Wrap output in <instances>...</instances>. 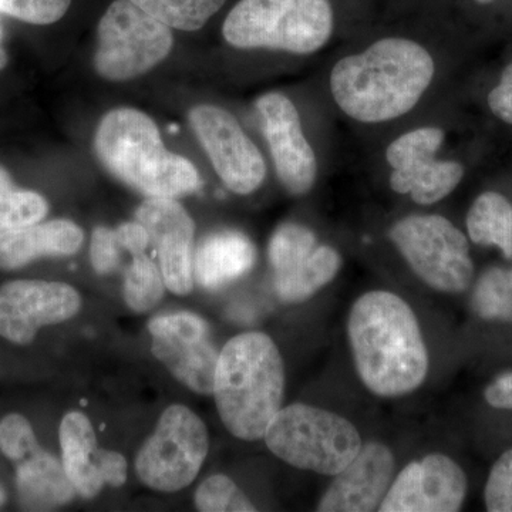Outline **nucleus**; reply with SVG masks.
<instances>
[{
  "label": "nucleus",
  "mask_w": 512,
  "mask_h": 512,
  "mask_svg": "<svg viewBox=\"0 0 512 512\" xmlns=\"http://www.w3.org/2000/svg\"><path fill=\"white\" fill-rule=\"evenodd\" d=\"M434 74L436 63L426 47L404 37H384L333 66L330 92L350 119L386 123L417 106Z\"/></svg>",
  "instance_id": "1"
},
{
  "label": "nucleus",
  "mask_w": 512,
  "mask_h": 512,
  "mask_svg": "<svg viewBox=\"0 0 512 512\" xmlns=\"http://www.w3.org/2000/svg\"><path fill=\"white\" fill-rule=\"evenodd\" d=\"M348 338L357 375L376 396H406L426 380L429 350L419 320L396 293L360 296L350 309Z\"/></svg>",
  "instance_id": "2"
},
{
  "label": "nucleus",
  "mask_w": 512,
  "mask_h": 512,
  "mask_svg": "<svg viewBox=\"0 0 512 512\" xmlns=\"http://www.w3.org/2000/svg\"><path fill=\"white\" fill-rule=\"evenodd\" d=\"M212 394L229 433L237 439H264L282 409L285 366L274 340L261 332L229 340L218 357Z\"/></svg>",
  "instance_id": "3"
},
{
  "label": "nucleus",
  "mask_w": 512,
  "mask_h": 512,
  "mask_svg": "<svg viewBox=\"0 0 512 512\" xmlns=\"http://www.w3.org/2000/svg\"><path fill=\"white\" fill-rule=\"evenodd\" d=\"M94 151L113 177L147 197H181L200 187L197 168L165 148L157 124L143 111L120 107L104 114Z\"/></svg>",
  "instance_id": "4"
},
{
  "label": "nucleus",
  "mask_w": 512,
  "mask_h": 512,
  "mask_svg": "<svg viewBox=\"0 0 512 512\" xmlns=\"http://www.w3.org/2000/svg\"><path fill=\"white\" fill-rule=\"evenodd\" d=\"M335 28L329 0H239L222 26L225 42L308 56L326 46Z\"/></svg>",
  "instance_id": "5"
},
{
  "label": "nucleus",
  "mask_w": 512,
  "mask_h": 512,
  "mask_svg": "<svg viewBox=\"0 0 512 512\" xmlns=\"http://www.w3.org/2000/svg\"><path fill=\"white\" fill-rule=\"evenodd\" d=\"M276 457L299 470L335 477L362 448V437L339 414L295 403L282 407L264 436Z\"/></svg>",
  "instance_id": "6"
},
{
  "label": "nucleus",
  "mask_w": 512,
  "mask_h": 512,
  "mask_svg": "<svg viewBox=\"0 0 512 512\" xmlns=\"http://www.w3.org/2000/svg\"><path fill=\"white\" fill-rule=\"evenodd\" d=\"M173 45L171 28L131 0H114L97 28L94 69L109 82H127L163 62Z\"/></svg>",
  "instance_id": "7"
},
{
  "label": "nucleus",
  "mask_w": 512,
  "mask_h": 512,
  "mask_svg": "<svg viewBox=\"0 0 512 512\" xmlns=\"http://www.w3.org/2000/svg\"><path fill=\"white\" fill-rule=\"evenodd\" d=\"M394 247L424 284L434 291L470 288L474 264L466 235L441 215H409L389 229Z\"/></svg>",
  "instance_id": "8"
},
{
  "label": "nucleus",
  "mask_w": 512,
  "mask_h": 512,
  "mask_svg": "<svg viewBox=\"0 0 512 512\" xmlns=\"http://www.w3.org/2000/svg\"><path fill=\"white\" fill-rule=\"evenodd\" d=\"M210 440L204 421L188 407L174 404L158 421L136 458L141 483L160 493H177L200 473Z\"/></svg>",
  "instance_id": "9"
},
{
  "label": "nucleus",
  "mask_w": 512,
  "mask_h": 512,
  "mask_svg": "<svg viewBox=\"0 0 512 512\" xmlns=\"http://www.w3.org/2000/svg\"><path fill=\"white\" fill-rule=\"evenodd\" d=\"M446 134L439 127H420L397 137L386 150L392 167L390 187L410 195L419 205H433L448 197L461 183L464 167L457 161L437 160Z\"/></svg>",
  "instance_id": "10"
},
{
  "label": "nucleus",
  "mask_w": 512,
  "mask_h": 512,
  "mask_svg": "<svg viewBox=\"0 0 512 512\" xmlns=\"http://www.w3.org/2000/svg\"><path fill=\"white\" fill-rule=\"evenodd\" d=\"M192 131L228 190L249 195L266 177V164L254 141L234 114L214 104H200L188 113Z\"/></svg>",
  "instance_id": "11"
},
{
  "label": "nucleus",
  "mask_w": 512,
  "mask_h": 512,
  "mask_svg": "<svg viewBox=\"0 0 512 512\" xmlns=\"http://www.w3.org/2000/svg\"><path fill=\"white\" fill-rule=\"evenodd\" d=\"M154 356L175 379L200 394H211L220 353L207 322L195 313L156 316L148 323Z\"/></svg>",
  "instance_id": "12"
},
{
  "label": "nucleus",
  "mask_w": 512,
  "mask_h": 512,
  "mask_svg": "<svg viewBox=\"0 0 512 512\" xmlns=\"http://www.w3.org/2000/svg\"><path fill=\"white\" fill-rule=\"evenodd\" d=\"M463 468L444 454H429L407 464L394 478L380 512H456L466 501Z\"/></svg>",
  "instance_id": "13"
},
{
  "label": "nucleus",
  "mask_w": 512,
  "mask_h": 512,
  "mask_svg": "<svg viewBox=\"0 0 512 512\" xmlns=\"http://www.w3.org/2000/svg\"><path fill=\"white\" fill-rule=\"evenodd\" d=\"M276 175L292 195H305L318 178L315 151L303 133L301 116L282 93H266L256 101Z\"/></svg>",
  "instance_id": "14"
},
{
  "label": "nucleus",
  "mask_w": 512,
  "mask_h": 512,
  "mask_svg": "<svg viewBox=\"0 0 512 512\" xmlns=\"http://www.w3.org/2000/svg\"><path fill=\"white\" fill-rule=\"evenodd\" d=\"M82 298L62 282L13 281L0 288V336L28 345L40 328L73 318Z\"/></svg>",
  "instance_id": "15"
},
{
  "label": "nucleus",
  "mask_w": 512,
  "mask_h": 512,
  "mask_svg": "<svg viewBox=\"0 0 512 512\" xmlns=\"http://www.w3.org/2000/svg\"><path fill=\"white\" fill-rule=\"evenodd\" d=\"M136 221L147 229L160 259L165 286L188 295L194 285V221L174 198L148 197L138 207Z\"/></svg>",
  "instance_id": "16"
},
{
  "label": "nucleus",
  "mask_w": 512,
  "mask_h": 512,
  "mask_svg": "<svg viewBox=\"0 0 512 512\" xmlns=\"http://www.w3.org/2000/svg\"><path fill=\"white\" fill-rule=\"evenodd\" d=\"M392 450L377 441L363 444L322 495L320 512L379 511L394 480Z\"/></svg>",
  "instance_id": "17"
},
{
  "label": "nucleus",
  "mask_w": 512,
  "mask_h": 512,
  "mask_svg": "<svg viewBox=\"0 0 512 512\" xmlns=\"http://www.w3.org/2000/svg\"><path fill=\"white\" fill-rule=\"evenodd\" d=\"M84 232L69 220L35 222L0 232V268L18 269L43 256H69L82 248Z\"/></svg>",
  "instance_id": "18"
},
{
  "label": "nucleus",
  "mask_w": 512,
  "mask_h": 512,
  "mask_svg": "<svg viewBox=\"0 0 512 512\" xmlns=\"http://www.w3.org/2000/svg\"><path fill=\"white\" fill-rule=\"evenodd\" d=\"M256 252L247 235L221 231L202 239L194 256V275L208 291H217L247 274L254 266Z\"/></svg>",
  "instance_id": "19"
},
{
  "label": "nucleus",
  "mask_w": 512,
  "mask_h": 512,
  "mask_svg": "<svg viewBox=\"0 0 512 512\" xmlns=\"http://www.w3.org/2000/svg\"><path fill=\"white\" fill-rule=\"evenodd\" d=\"M60 446L64 471L77 493L84 498L96 497L104 481L96 466V433L84 414L72 412L64 416L60 424Z\"/></svg>",
  "instance_id": "20"
},
{
  "label": "nucleus",
  "mask_w": 512,
  "mask_h": 512,
  "mask_svg": "<svg viewBox=\"0 0 512 512\" xmlns=\"http://www.w3.org/2000/svg\"><path fill=\"white\" fill-rule=\"evenodd\" d=\"M16 483L23 504L32 508L60 507L77 493L63 463L40 448L20 461Z\"/></svg>",
  "instance_id": "21"
},
{
  "label": "nucleus",
  "mask_w": 512,
  "mask_h": 512,
  "mask_svg": "<svg viewBox=\"0 0 512 512\" xmlns=\"http://www.w3.org/2000/svg\"><path fill=\"white\" fill-rule=\"evenodd\" d=\"M342 268V256L329 245H318L311 255L284 274L274 275L275 291L286 303L311 299L335 279Z\"/></svg>",
  "instance_id": "22"
},
{
  "label": "nucleus",
  "mask_w": 512,
  "mask_h": 512,
  "mask_svg": "<svg viewBox=\"0 0 512 512\" xmlns=\"http://www.w3.org/2000/svg\"><path fill=\"white\" fill-rule=\"evenodd\" d=\"M467 231L474 244L500 248L512 261V205L504 195L481 194L468 211Z\"/></svg>",
  "instance_id": "23"
},
{
  "label": "nucleus",
  "mask_w": 512,
  "mask_h": 512,
  "mask_svg": "<svg viewBox=\"0 0 512 512\" xmlns=\"http://www.w3.org/2000/svg\"><path fill=\"white\" fill-rule=\"evenodd\" d=\"M168 28L194 32L224 6L225 0H131Z\"/></svg>",
  "instance_id": "24"
},
{
  "label": "nucleus",
  "mask_w": 512,
  "mask_h": 512,
  "mask_svg": "<svg viewBox=\"0 0 512 512\" xmlns=\"http://www.w3.org/2000/svg\"><path fill=\"white\" fill-rule=\"evenodd\" d=\"M49 212L43 195L16 187L12 177L0 165V232L42 221Z\"/></svg>",
  "instance_id": "25"
},
{
  "label": "nucleus",
  "mask_w": 512,
  "mask_h": 512,
  "mask_svg": "<svg viewBox=\"0 0 512 512\" xmlns=\"http://www.w3.org/2000/svg\"><path fill=\"white\" fill-rule=\"evenodd\" d=\"M471 308L481 319L512 323V269H487L474 288Z\"/></svg>",
  "instance_id": "26"
},
{
  "label": "nucleus",
  "mask_w": 512,
  "mask_h": 512,
  "mask_svg": "<svg viewBox=\"0 0 512 512\" xmlns=\"http://www.w3.org/2000/svg\"><path fill=\"white\" fill-rule=\"evenodd\" d=\"M161 269L147 255L134 256L124 281V299L128 308L144 313L156 308L164 296Z\"/></svg>",
  "instance_id": "27"
},
{
  "label": "nucleus",
  "mask_w": 512,
  "mask_h": 512,
  "mask_svg": "<svg viewBox=\"0 0 512 512\" xmlns=\"http://www.w3.org/2000/svg\"><path fill=\"white\" fill-rule=\"evenodd\" d=\"M316 247L318 239L312 229L293 222L281 225L272 235L268 248L269 264L274 275L289 271L312 254Z\"/></svg>",
  "instance_id": "28"
},
{
  "label": "nucleus",
  "mask_w": 512,
  "mask_h": 512,
  "mask_svg": "<svg viewBox=\"0 0 512 512\" xmlns=\"http://www.w3.org/2000/svg\"><path fill=\"white\" fill-rule=\"evenodd\" d=\"M195 505L204 512H248L256 511L255 505L248 500L231 478L212 476L198 487L195 493Z\"/></svg>",
  "instance_id": "29"
},
{
  "label": "nucleus",
  "mask_w": 512,
  "mask_h": 512,
  "mask_svg": "<svg viewBox=\"0 0 512 512\" xmlns=\"http://www.w3.org/2000/svg\"><path fill=\"white\" fill-rule=\"evenodd\" d=\"M72 0H0V13L30 25H52L66 15Z\"/></svg>",
  "instance_id": "30"
},
{
  "label": "nucleus",
  "mask_w": 512,
  "mask_h": 512,
  "mask_svg": "<svg viewBox=\"0 0 512 512\" xmlns=\"http://www.w3.org/2000/svg\"><path fill=\"white\" fill-rule=\"evenodd\" d=\"M0 450L16 463L39 450L35 433L25 417L9 414L0 421Z\"/></svg>",
  "instance_id": "31"
},
{
  "label": "nucleus",
  "mask_w": 512,
  "mask_h": 512,
  "mask_svg": "<svg viewBox=\"0 0 512 512\" xmlns=\"http://www.w3.org/2000/svg\"><path fill=\"white\" fill-rule=\"evenodd\" d=\"M490 512H512V448L495 461L484 490Z\"/></svg>",
  "instance_id": "32"
},
{
  "label": "nucleus",
  "mask_w": 512,
  "mask_h": 512,
  "mask_svg": "<svg viewBox=\"0 0 512 512\" xmlns=\"http://www.w3.org/2000/svg\"><path fill=\"white\" fill-rule=\"evenodd\" d=\"M120 245L116 231L106 227H97L90 242V261L99 275L111 274L120 265Z\"/></svg>",
  "instance_id": "33"
},
{
  "label": "nucleus",
  "mask_w": 512,
  "mask_h": 512,
  "mask_svg": "<svg viewBox=\"0 0 512 512\" xmlns=\"http://www.w3.org/2000/svg\"><path fill=\"white\" fill-rule=\"evenodd\" d=\"M488 106L498 119L512 126V63L505 67L500 83L488 94Z\"/></svg>",
  "instance_id": "34"
},
{
  "label": "nucleus",
  "mask_w": 512,
  "mask_h": 512,
  "mask_svg": "<svg viewBox=\"0 0 512 512\" xmlns=\"http://www.w3.org/2000/svg\"><path fill=\"white\" fill-rule=\"evenodd\" d=\"M96 466L104 484L120 487L127 480V461L116 451L97 450Z\"/></svg>",
  "instance_id": "35"
},
{
  "label": "nucleus",
  "mask_w": 512,
  "mask_h": 512,
  "mask_svg": "<svg viewBox=\"0 0 512 512\" xmlns=\"http://www.w3.org/2000/svg\"><path fill=\"white\" fill-rule=\"evenodd\" d=\"M114 231H116L120 247L126 249L133 256L144 254L150 245L147 229L138 221L121 224Z\"/></svg>",
  "instance_id": "36"
},
{
  "label": "nucleus",
  "mask_w": 512,
  "mask_h": 512,
  "mask_svg": "<svg viewBox=\"0 0 512 512\" xmlns=\"http://www.w3.org/2000/svg\"><path fill=\"white\" fill-rule=\"evenodd\" d=\"M484 397L494 409L512 410V372L503 373L488 384Z\"/></svg>",
  "instance_id": "37"
},
{
  "label": "nucleus",
  "mask_w": 512,
  "mask_h": 512,
  "mask_svg": "<svg viewBox=\"0 0 512 512\" xmlns=\"http://www.w3.org/2000/svg\"><path fill=\"white\" fill-rule=\"evenodd\" d=\"M8 64V53H6L5 47L2 46V29H0V72L5 69Z\"/></svg>",
  "instance_id": "38"
},
{
  "label": "nucleus",
  "mask_w": 512,
  "mask_h": 512,
  "mask_svg": "<svg viewBox=\"0 0 512 512\" xmlns=\"http://www.w3.org/2000/svg\"><path fill=\"white\" fill-rule=\"evenodd\" d=\"M5 498H6L5 491H3V488L0 487V505L5 503Z\"/></svg>",
  "instance_id": "39"
},
{
  "label": "nucleus",
  "mask_w": 512,
  "mask_h": 512,
  "mask_svg": "<svg viewBox=\"0 0 512 512\" xmlns=\"http://www.w3.org/2000/svg\"><path fill=\"white\" fill-rule=\"evenodd\" d=\"M478 3H481V5H488V3H493L494 0H477Z\"/></svg>",
  "instance_id": "40"
}]
</instances>
